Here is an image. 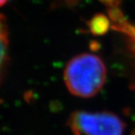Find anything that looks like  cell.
<instances>
[{
	"mask_svg": "<svg viewBox=\"0 0 135 135\" xmlns=\"http://www.w3.org/2000/svg\"><path fill=\"white\" fill-rule=\"evenodd\" d=\"M7 2V0H0V7H3Z\"/></svg>",
	"mask_w": 135,
	"mask_h": 135,
	"instance_id": "5",
	"label": "cell"
},
{
	"mask_svg": "<svg viewBox=\"0 0 135 135\" xmlns=\"http://www.w3.org/2000/svg\"><path fill=\"white\" fill-rule=\"evenodd\" d=\"M103 2H106V3H110V2H112L113 0H102Z\"/></svg>",
	"mask_w": 135,
	"mask_h": 135,
	"instance_id": "6",
	"label": "cell"
},
{
	"mask_svg": "<svg viewBox=\"0 0 135 135\" xmlns=\"http://www.w3.org/2000/svg\"><path fill=\"white\" fill-rule=\"evenodd\" d=\"M74 135H124V123L111 112L78 111L68 120Z\"/></svg>",
	"mask_w": 135,
	"mask_h": 135,
	"instance_id": "2",
	"label": "cell"
},
{
	"mask_svg": "<svg viewBox=\"0 0 135 135\" xmlns=\"http://www.w3.org/2000/svg\"><path fill=\"white\" fill-rule=\"evenodd\" d=\"M133 135H135V130L133 131Z\"/></svg>",
	"mask_w": 135,
	"mask_h": 135,
	"instance_id": "7",
	"label": "cell"
},
{
	"mask_svg": "<svg viewBox=\"0 0 135 135\" xmlns=\"http://www.w3.org/2000/svg\"><path fill=\"white\" fill-rule=\"evenodd\" d=\"M107 76L106 66L100 57L84 53L74 56L64 71L69 91L78 97L91 98L103 87Z\"/></svg>",
	"mask_w": 135,
	"mask_h": 135,
	"instance_id": "1",
	"label": "cell"
},
{
	"mask_svg": "<svg viewBox=\"0 0 135 135\" xmlns=\"http://www.w3.org/2000/svg\"><path fill=\"white\" fill-rule=\"evenodd\" d=\"M108 25V22L106 17L103 16H96L90 22V30L94 33H103L107 30Z\"/></svg>",
	"mask_w": 135,
	"mask_h": 135,
	"instance_id": "4",
	"label": "cell"
},
{
	"mask_svg": "<svg viewBox=\"0 0 135 135\" xmlns=\"http://www.w3.org/2000/svg\"><path fill=\"white\" fill-rule=\"evenodd\" d=\"M9 35L6 19L0 14V84L8 64Z\"/></svg>",
	"mask_w": 135,
	"mask_h": 135,
	"instance_id": "3",
	"label": "cell"
}]
</instances>
